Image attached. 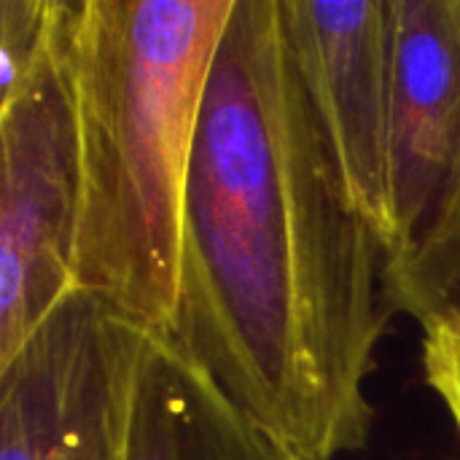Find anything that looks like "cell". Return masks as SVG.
Returning <instances> with one entry per match:
<instances>
[{
	"instance_id": "4",
	"label": "cell",
	"mask_w": 460,
	"mask_h": 460,
	"mask_svg": "<svg viewBox=\"0 0 460 460\" xmlns=\"http://www.w3.org/2000/svg\"><path fill=\"white\" fill-rule=\"evenodd\" d=\"M137 334L73 288L0 364V460H121Z\"/></svg>"
},
{
	"instance_id": "1",
	"label": "cell",
	"mask_w": 460,
	"mask_h": 460,
	"mask_svg": "<svg viewBox=\"0 0 460 460\" xmlns=\"http://www.w3.org/2000/svg\"><path fill=\"white\" fill-rule=\"evenodd\" d=\"M391 253L315 129L280 0H237L189 170L167 334L302 460L369 442Z\"/></svg>"
},
{
	"instance_id": "3",
	"label": "cell",
	"mask_w": 460,
	"mask_h": 460,
	"mask_svg": "<svg viewBox=\"0 0 460 460\" xmlns=\"http://www.w3.org/2000/svg\"><path fill=\"white\" fill-rule=\"evenodd\" d=\"M65 46L67 32L35 75L0 100V364L73 291L78 146Z\"/></svg>"
},
{
	"instance_id": "2",
	"label": "cell",
	"mask_w": 460,
	"mask_h": 460,
	"mask_svg": "<svg viewBox=\"0 0 460 460\" xmlns=\"http://www.w3.org/2000/svg\"><path fill=\"white\" fill-rule=\"evenodd\" d=\"M237 0H78L65 65L75 116L73 288L167 332L197 124Z\"/></svg>"
},
{
	"instance_id": "10",
	"label": "cell",
	"mask_w": 460,
	"mask_h": 460,
	"mask_svg": "<svg viewBox=\"0 0 460 460\" xmlns=\"http://www.w3.org/2000/svg\"><path fill=\"white\" fill-rule=\"evenodd\" d=\"M423 375L429 388L447 407L460 437V326L423 323Z\"/></svg>"
},
{
	"instance_id": "6",
	"label": "cell",
	"mask_w": 460,
	"mask_h": 460,
	"mask_svg": "<svg viewBox=\"0 0 460 460\" xmlns=\"http://www.w3.org/2000/svg\"><path fill=\"white\" fill-rule=\"evenodd\" d=\"M391 261H399L460 210V0H391Z\"/></svg>"
},
{
	"instance_id": "8",
	"label": "cell",
	"mask_w": 460,
	"mask_h": 460,
	"mask_svg": "<svg viewBox=\"0 0 460 460\" xmlns=\"http://www.w3.org/2000/svg\"><path fill=\"white\" fill-rule=\"evenodd\" d=\"M385 296L394 313L412 315L420 326L431 321L460 326V210L423 248L388 261Z\"/></svg>"
},
{
	"instance_id": "5",
	"label": "cell",
	"mask_w": 460,
	"mask_h": 460,
	"mask_svg": "<svg viewBox=\"0 0 460 460\" xmlns=\"http://www.w3.org/2000/svg\"><path fill=\"white\" fill-rule=\"evenodd\" d=\"M288 51L350 208L391 253V0H280Z\"/></svg>"
},
{
	"instance_id": "9",
	"label": "cell",
	"mask_w": 460,
	"mask_h": 460,
	"mask_svg": "<svg viewBox=\"0 0 460 460\" xmlns=\"http://www.w3.org/2000/svg\"><path fill=\"white\" fill-rule=\"evenodd\" d=\"M73 0H0V100L16 94L62 46Z\"/></svg>"
},
{
	"instance_id": "7",
	"label": "cell",
	"mask_w": 460,
	"mask_h": 460,
	"mask_svg": "<svg viewBox=\"0 0 460 460\" xmlns=\"http://www.w3.org/2000/svg\"><path fill=\"white\" fill-rule=\"evenodd\" d=\"M121 460H302L167 332L140 329Z\"/></svg>"
}]
</instances>
